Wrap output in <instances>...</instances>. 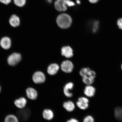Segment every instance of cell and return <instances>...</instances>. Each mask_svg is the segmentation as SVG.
Listing matches in <instances>:
<instances>
[{
  "label": "cell",
  "instance_id": "obj_1",
  "mask_svg": "<svg viewBox=\"0 0 122 122\" xmlns=\"http://www.w3.org/2000/svg\"><path fill=\"white\" fill-rule=\"evenodd\" d=\"M57 23L58 26L62 29L69 28L72 23V19L69 15L63 13L59 15L57 19Z\"/></svg>",
  "mask_w": 122,
  "mask_h": 122
},
{
  "label": "cell",
  "instance_id": "obj_2",
  "mask_svg": "<svg viewBox=\"0 0 122 122\" xmlns=\"http://www.w3.org/2000/svg\"><path fill=\"white\" fill-rule=\"evenodd\" d=\"M17 114L20 120L24 122L29 119L31 115V111L29 108L21 109L17 111Z\"/></svg>",
  "mask_w": 122,
  "mask_h": 122
},
{
  "label": "cell",
  "instance_id": "obj_3",
  "mask_svg": "<svg viewBox=\"0 0 122 122\" xmlns=\"http://www.w3.org/2000/svg\"><path fill=\"white\" fill-rule=\"evenodd\" d=\"M22 59V56L18 53H13L9 56L7 58V62L9 65L14 66L20 62Z\"/></svg>",
  "mask_w": 122,
  "mask_h": 122
},
{
  "label": "cell",
  "instance_id": "obj_4",
  "mask_svg": "<svg viewBox=\"0 0 122 122\" xmlns=\"http://www.w3.org/2000/svg\"><path fill=\"white\" fill-rule=\"evenodd\" d=\"M80 74L82 78L95 79L96 76V73L95 71L88 67L81 69L80 71Z\"/></svg>",
  "mask_w": 122,
  "mask_h": 122
},
{
  "label": "cell",
  "instance_id": "obj_5",
  "mask_svg": "<svg viewBox=\"0 0 122 122\" xmlns=\"http://www.w3.org/2000/svg\"><path fill=\"white\" fill-rule=\"evenodd\" d=\"M32 80L35 84H43L46 81V76L44 73L41 71H36L33 74Z\"/></svg>",
  "mask_w": 122,
  "mask_h": 122
},
{
  "label": "cell",
  "instance_id": "obj_6",
  "mask_svg": "<svg viewBox=\"0 0 122 122\" xmlns=\"http://www.w3.org/2000/svg\"><path fill=\"white\" fill-rule=\"evenodd\" d=\"M89 101L87 97H81L78 99L76 105L79 109L81 110H85L89 107Z\"/></svg>",
  "mask_w": 122,
  "mask_h": 122
},
{
  "label": "cell",
  "instance_id": "obj_7",
  "mask_svg": "<svg viewBox=\"0 0 122 122\" xmlns=\"http://www.w3.org/2000/svg\"><path fill=\"white\" fill-rule=\"evenodd\" d=\"M74 84L72 82H69L65 84L63 88L64 95L68 98H71L73 96V94L71 91L74 88Z\"/></svg>",
  "mask_w": 122,
  "mask_h": 122
},
{
  "label": "cell",
  "instance_id": "obj_8",
  "mask_svg": "<svg viewBox=\"0 0 122 122\" xmlns=\"http://www.w3.org/2000/svg\"><path fill=\"white\" fill-rule=\"evenodd\" d=\"M61 68L64 72L70 73L72 72L74 66L71 61H66L62 62L61 65Z\"/></svg>",
  "mask_w": 122,
  "mask_h": 122
},
{
  "label": "cell",
  "instance_id": "obj_9",
  "mask_svg": "<svg viewBox=\"0 0 122 122\" xmlns=\"http://www.w3.org/2000/svg\"><path fill=\"white\" fill-rule=\"evenodd\" d=\"M26 92L27 97L30 100H36L38 97L37 91L34 88L30 87L27 88Z\"/></svg>",
  "mask_w": 122,
  "mask_h": 122
},
{
  "label": "cell",
  "instance_id": "obj_10",
  "mask_svg": "<svg viewBox=\"0 0 122 122\" xmlns=\"http://www.w3.org/2000/svg\"><path fill=\"white\" fill-rule=\"evenodd\" d=\"M55 8L57 11H65L67 10V6L65 1L62 0H56L55 2Z\"/></svg>",
  "mask_w": 122,
  "mask_h": 122
},
{
  "label": "cell",
  "instance_id": "obj_11",
  "mask_svg": "<svg viewBox=\"0 0 122 122\" xmlns=\"http://www.w3.org/2000/svg\"><path fill=\"white\" fill-rule=\"evenodd\" d=\"M42 116L45 120L50 121L54 118V113L51 109H46L42 111Z\"/></svg>",
  "mask_w": 122,
  "mask_h": 122
},
{
  "label": "cell",
  "instance_id": "obj_12",
  "mask_svg": "<svg viewBox=\"0 0 122 122\" xmlns=\"http://www.w3.org/2000/svg\"><path fill=\"white\" fill-rule=\"evenodd\" d=\"M95 88L91 85H86L84 90V93L88 97H92L95 95Z\"/></svg>",
  "mask_w": 122,
  "mask_h": 122
},
{
  "label": "cell",
  "instance_id": "obj_13",
  "mask_svg": "<svg viewBox=\"0 0 122 122\" xmlns=\"http://www.w3.org/2000/svg\"><path fill=\"white\" fill-rule=\"evenodd\" d=\"M62 106L66 111L68 112H72L76 108L75 104L71 100H68L64 102Z\"/></svg>",
  "mask_w": 122,
  "mask_h": 122
},
{
  "label": "cell",
  "instance_id": "obj_14",
  "mask_svg": "<svg viewBox=\"0 0 122 122\" xmlns=\"http://www.w3.org/2000/svg\"><path fill=\"white\" fill-rule=\"evenodd\" d=\"M11 41L10 38L4 37L2 38L0 41V45L2 48L4 49L8 50L11 46Z\"/></svg>",
  "mask_w": 122,
  "mask_h": 122
},
{
  "label": "cell",
  "instance_id": "obj_15",
  "mask_svg": "<svg viewBox=\"0 0 122 122\" xmlns=\"http://www.w3.org/2000/svg\"><path fill=\"white\" fill-rule=\"evenodd\" d=\"M27 103L26 99L24 97H20L14 101L15 106L20 109H22L25 107Z\"/></svg>",
  "mask_w": 122,
  "mask_h": 122
},
{
  "label": "cell",
  "instance_id": "obj_16",
  "mask_svg": "<svg viewBox=\"0 0 122 122\" xmlns=\"http://www.w3.org/2000/svg\"><path fill=\"white\" fill-rule=\"evenodd\" d=\"M61 54L62 56L68 58H71L73 56V51L71 47L64 46L61 49Z\"/></svg>",
  "mask_w": 122,
  "mask_h": 122
},
{
  "label": "cell",
  "instance_id": "obj_17",
  "mask_svg": "<svg viewBox=\"0 0 122 122\" xmlns=\"http://www.w3.org/2000/svg\"><path fill=\"white\" fill-rule=\"evenodd\" d=\"M9 23L10 25L13 27H17L20 24V20L19 17L15 15H13L9 19Z\"/></svg>",
  "mask_w": 122,
  "mask_h": 122
},
{
  "label": "cell",
  "instance_id": "obj_18",
  "mask_svg": "<svg viewBox=\"0 0 122 122\" xmlns=\"http://www.w3.org/2000/svg\"><path fill=\"white\" fill-rule=\"evenodd\" d=\"M59 69V66L57 64H51L48 66L47 72L50 75H54L57 74Z\"/></svg>",
  "mask_w": 122,
  "mask_h": 122
},
{
  "label": "cell",
  "instance_id": "obj_19",
  "mask_svg": "<svg viewBox=\"0 0 122 122\" xmlns=\"http://www.w3.org/2000/svg\"><path fill=\"white\" fill-rule=\"evenodd\" d=\"M114 115L117 119L122 121V108L118 107L114 110Z\"/></svg>",
  "mask_w": 122,
  "mask_h": 122
},
{
  "label": "cell",
  "instance_id": "obj_20",
  "mask_svg": "<svg viewBox=\"0 0 122 122\" xmlns=\"http://www.w3.org/2000/svg\"><path fill=\"white\" fill-rule=\"evenodd\" d=\"M4 122H19V120L16 116L10 114L6 117Z\"/></svg>",
  "mask_w": 122,
  "mask_h": 122
},
{
  "label": "cell",
  "instance_id": "obj_21",
  "mask_svg": "<svg viewBox=\"0 0 122 122\" xmlns=\"http://www.w3.org/2000/svg\"><path fill=\"white\" fill-rule=\"evenodd\" d=\"M26 0H14L15 4L20 7L24 6L25 5Z\"/></svg>",
  "mask_w": 122,
  "mask_h": 122
},
{
  "label": "cell",
  "instance_id": "obj_22",
  "mask_svg": "<svg viewBox=\"0 0 122 122\" xmlns=\"http://www.w3.org/2000/svg\"><path fill=\"white\" fill-rule=\"evenodd\" d=\"M83 122H94V118L91 115L87 116L84 118Z\"/></svg>",
  "mask_w": 122,
  "mask_h": 122
},
{
  "label": "cell",
  "instance_id": "obj_23",
  "mask_svg": "<svg viewBox=\"0 0 122 122\" xmlns=\"http://www.w3.org/2000/svg\"><path fill=\"white\" fill-rule=\"evenodd\" d=\"M116 24L119 29L122 31V18H120L117 20Z\"/></svg>",
  "mask_w": 122,
  "mask_h": 122
},
{
  "label": "cell",
  "instance_id": "obj_24",
  "mask_svg": "<svg viewBox=\"0 0 122 122\" xmlns=\"http://www.w3.org/2000/svg\"><path fill=\"white\" fill-rule=\"evenodd\" d=\"M66 4L67 6L70 7H72L75 5V4L72 1L70 0H68L67 1Z\"/></svg>",
  "mask_w": 122,
  "mask_h": 122
},
{
  "label": "cell",
  "instance_id": "obj_25",
  "mask_svg": "<svg viewBox=\"0 0 122 122\" xmlns=\"http://www.w3.org/2000/svg\"><path fill=\"white\" fill-rule=\"evenodd\" d=\"M12 0H0V2L2 4L8 5L11 2Z\"/></svg>",
  "mask_w": 122,
  "mask_h": 122
},
{
  "label": "cell",
  "instance_id": "obj_26",
  "mask_svg": "<svg viewBox=\"0 0 122 122\" xmlns=\"http://www.w3.org/2000/svg\"><path fill=\"white\" fill-rule=\"evenodd\" d=\"M66 122H80L77 119L71 118L68 120Z\"/></svg>",
  "mask_w": 122,
  "mask_h": 122
},
{
  "label": "cell",
  "instance_id": "obj_27",
  "mask_svg": "<svg viewBox=\"0 0 122 122\" xmlns=\"http://www.w3.org/2000/svg\"><path fill=\"white\" fill-rule=\"evenodd\" d=\"M92 4H96L99 1V0H88Z\"/></svg>",
  "mask_w": 122,
  "mask_h": 122
},
{
  "label": "cell",
  "instance_id": "obj_28",
  "mask_svg": "<svg viewBox=\"0 0 122 122\" xmlns=\"http://www.w3.org/2000/svg\"><path fill=\"white\" fill-rule=\"evenodd\" d=\"M76 2L78 4H80L81 3V1L80 0H76Z\"/></svg>",
  "mask_w": 122,
  "mask_h": 122
},
{
  "label": "cell",
  "instance_id": "obj_29",
  "mask_svg": "<svg viewBox=\"0 0 122 122\" xmlns=\"http://www.w3.org/2000/svg\"><path fill=\"white\" fill-rule=\"evenodd\" d=\"M47 1L48 3H51L52 2V0H47Z\"/></svg>",
  "mask_w": 122,
  "mask_h": 122
},
{
  "label": "cell",
  "instance_id": "obj_30",
  "mask_svg": "<svg viewBox=\"0 0 122 122\" xmlns=\"http://www.w3.org/2000/svg\"><path fill=\"white\" fill-rule=\"evenodd\" d=\"M62 0L64 1H65V2L66 3V1H68V0Z\"/></svg>",
  "mask_w": 122,
  "mask_h": 122
},
{
  "label": "cell",
  "instance_id": "obj_31",
  "mask_svg": "<svg viewBox=\"0 0 122 122\" xmlns=\"http://www.w3.org/2000/svg\"><path fill=\"white\" fill-rule=\"evenodd\" d=\"M120 68H121V69L122 71V62L121 64V66H120Z\"/></svg>",
  "mask_w": 122,
  "mask_h": 122
},
{
  "label": "cell",
  "instance_id": "obj_32",
  "mask_svg": "<svg viewBox=\"0 0 122 122\" xmlns=\"http://www.w3.org/2000/svg\"><path fill=\"white\" fill-rule=\"evenodd\" d=\"M1 87L0 86V92H1Z\"/></svg>",
  "mask_w": 122,
  "mask_h": 122
}]
</instances>
